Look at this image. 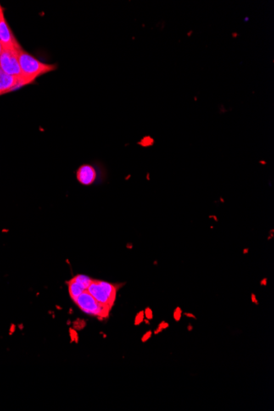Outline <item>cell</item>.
<instances>
[{"label":"cell","mask_w":274,"mask_h":411,"mask_svg":"<svg viewBox=\"0 0 274 411\" xmlns=\"http://www.w3.org/2000/svg\"><path fill=\"white\" fill-rule=\"evenodd\" d=\"M18 61L20 64L22 77L26 85L32 83L35 79L44 74L49 73L55 70L56 65L45 63L30 53L25 52L23 48L18 50Z\"/></svg>","instance_id":"obj_1"},{"label":"cell","mask_w":274,"mask_h":411,"mask_svg":"<svg viewBox=\"0 0 274 411\" xmlns=\"http://www.w3.org/2000/svg\"><path fill=\"white\" fill-rule=\"evenodd\" d=\"M119 288V286L115 284L93 279L91 285L89 286L87 291L100 304L111 310L115 301Z\"/></svg>","instance_id":"obj_2"},{"label":"cell","mask_w":274,"mask_h":411,"mask_svg":"<svg viewBox=\"0 0 274 411\" xmlns=\"http://www.w3.org/2000/svg\"><path fill=\"white\" fill-rule=\"evenodd\" d=\"M74 302L85 313L96 316L99 318H107L110 311L109 309L100 304L87 290L81 293V295L74 300Z\"/></svg>","instance_id":"obj_3"},{"label":"cell","mask_w":274,"mask_h":411,"mask_svg":"<svg viewBox=\"0 0 274 411\" xmlns=\"http://www.w3.org/2000/svg\"><path fill=\"white\" fill-rule=\"evenodd\" d=\"M20 49V48H19ZM19 49L3 48L0 54V68L6 74L16 77H22L20 64L18 61Z\"/></svg>","instance_id":"obj_4"},{"label":"cell","mask_w":274,"mask_h":411,"mask_svg":"<svg viewBox=\"0 0 274 411\" xmlns=\"http://www.w3.org/2000/svg\"><path fill=\"white\" fill-rule=\"evenodd\" d=\"M0 43L3 46V48L19 49L22 48L5 18L0 22Z\"/></svg>","instance_id":"obj_5"},{"label":"cell","mask_w":274,"mask_h":411,"mask_svg":"<svg viewBox=\"0 0 274 411\" xmlns=\"http://www.w3.org/2000/svg\"><path fill=\"white\" fill-rule=\"evenodd\" d=\"M25 85L26 84L21 77L8 75L0 68V96L14 91L16 89L21 88Z\"/></svg>","instance_id":"obj_6"},{"label":"cell","mask_w":274,"mask_h":411,"mask_svg":"<svg viewBox=\"0 0 274 411\" xmlns=\"http://www.w3.org/2000/svg\"><path fill=\"white\" fill-rule=\"evenodd\" d=\"M76 179L84 186H91L97 179V171L91 164L81 165L76 171Z\"/></svg>","instance_id":"obj_7"},{"label":"cell","mask_w":274,"mask_h":411,"mask_svg":"<svg viewBox=\"0 0 274 411\" xmlns=\"http://www.w3.org/2000/svg\"><path fill=\"white\" fill-rule=\"evenodd\" d=\"M68 285V290H69V294L73 301L76 299V298L81 295V293L84 292L86 290V288L82 287L81 284H79L77 282H75L73 278H72L70 281L67 282Z\"/></svg>","instance_id":"obj_8"},{"label":"cell","mask_w":274,"mask_h":411,"mask_svg":"<svg viewBox=\"0 0 274 411\" xmlns=\"http://www.w3.org/2000/svg\"><path fill=\"white\" fill-rule=\"evenodd\" d=\"M144 320H145V314H144V311H141V312H140V313L136 315V320H135V324H136V325H139V324H141Z\"/></svg>","instance_id":"obj_9"},{"label":"cell","mask_w":274,"mask_h":411,"mask_svg":"<svg viewBox=\"0 0 274 411\" xmlns=\"http://www.w3.org/2000/svg\"><path fill=\"white\" fill-rule=\"evenodd\" d=\"M181 314H182V311H181V309L179 307L176 308L174 313V318L175 321H176V322L180 321L181 318Z\"/></svg>","instance_id":"obj_10"},{"label":"cell","mask_w":274,"mask_h":411,"mask_svg":"<svg viewBox=\"0 0 274 411\" xmlns=\"http://www.w3.org/2000/svg\"><path fill=\"white\" fill-rule=\"evenodd\" d=\"M145 316H146V318H148V319H152L153 318V311H151V309L149 308H147L145 312Z\"/></svg>","instance_id":"obj_11"},{"label":"cell","mask_w":274,"mask_h":411,"mask_svg":"<svg viewBox=\"0 0 274 411\" xmlns=\"http://www.w3.org/2000/svg\"><path fill=\"white\" fill-rule=\"evenodd\" d=\"M151 336H152V333H151L150 331H149V332H147V333L143 336V338H142V341L145 342L146 340H148L149 339L151 338Z\"/></svg>","instance_id":"obj_12"},{"label":"cell","mask_w":274,"mask_h":411,"mask_svg":"<svg viewBox=\"0 0 274 411\" xmlns=\"http://www.w3.org/2000/svg\"><path fill=\"white\" fill-rule=\"evenodd\" d=\"M169 323H166V322H164V321L161 322V323H160V324H159V328H160V329H162V330H164V329H165V328H169Z\"/></svg>","instance_id":"obj_13"},{"label":"cell","mask_w":274,"mask_h":411,"mask_svg":"<svg viewBox=\"0 0 274 411\" xmlns=\"http://www.w3.org/2000/svg\"><path fill=\"white\" fill-rule=\"evenodd\" d=\"M3 18H4V14H3V9L1 5H0V22L3 20Z\"/></svg>","instance_id":"obj_14"},{"label":"cell","mask_w":274,"mask_h":411,"mask_svg":"<svg viewBox=\"0 0 274 411\" xmlns=\"http://www.w3.org/2000/svg\"><path fill=\"white\" fill-rule=\"evenodd\" d=\"M185 314V315H186V317H188V318H195V319H197V317H196V316L194 315L193 314L185 313V314Z\"/></svg>","instance_id":"obj_15"},{"label":"cell","mask_w":274,"mask_h":411,"mask_svg":"<svg viewBox=\"0 0 274 411\" xmlns=\"http://www.w3.org/2000/svg\"><path fill=\"white\" fill-rule=\"evenodd\" d=\"M252 301H253V302H254V304H256V305H258V304H259V303H258V300H257L256 297H255V296H254V295H252Z\"/></svg>","instance_id":"obj_16"},{"label":"cell","mask_w":274,"mask_h":411,"mask_svg":"<svg viewBox=\"0 0 274 411\" xmlns=\"http://www.w3.org/2000/svg\"><path fill=\"white\" fill-rule=\"evenodd\" d=\"M162 331H163L162 330V329H160V328H158V329H157V330H156L155 332H154V334H158V333H161Z\"/></svg>","instance_id":"obj_17"},{"label":"cell","mask_w":274,"mask_h":411,"mask_svg":"<svg viewBox=\"0 0 274 411\" xmlns=\"http://www.w3.org/2000/svg\"><path fill=\"white\" fill-rule=\"evenodd\" d=\"M3 46H2V45H1V43H0V54H1V53H2V51H3Z\"/></svg>","instance_id":"obj_18"},{"label":"cell","mask_w":274,"mask_h":411,"mask_svg":"<svg viewBox=\"0 0 274 411\" xmlns=\"http://www.w3.org/2000/svg\"><path fill=\"white\" fill-rule=\"evenodd\" d=\"M192 329H193V327H192V326L189 325L188 326V330L189 331H191V330H192Z\"/></svg>","instance_id":"obj_19"}]
</instances>
